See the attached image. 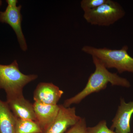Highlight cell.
<instances>
[{
  "instance_id": "obj_2",
  "label": "cell",
  "mask_w": 133,
  "mask_h": 133,
  "mask_svg": "<svg viewBox=\"0 0 133 133\" xmlns=\"http://www.w3.org/2000/svg\"><path fill=\"white\" fill-rule=\"evenodd\" d=\"M128 50L127 45L119 50L90 45H85L82 48L83 52L97 58L107 69L114 68L120 74L125 72L133 73V57L128 54Z\"/></svg>"
},
{
  "instance_id": "obj_5",
  "label": "cell",
  "mask_w": 133,
  "mask_h": 133,
  "mask_svg": "<svg viewBox=\"0 0 133 133\" xmlns=\"http://www.w3.org/2000/svg\"><path fill=\"white\" fill-rule=\"evenodd\" d=\"M17 4L8 5L6 10L0 12V22L9 24L16 34L21 49L26 51L28 46L22 28V6Z\"/></svg>"
},
{
  "instance_id": "obj_9",
  "label": "cell",
  "mask_w": 133,
  "mask_h": 133,
  "mask_svg": "<svg viewBox=\"0 0 133 133\" xmlns=\"http://www.w3.org/2000/svg\"><path fill=\"white\" fill-rule=\"evenodd\" d=\"M64 92L52 83H41L34 92L35 102L43 104L56 105Z\"/></svg>"
},
{
  "instance_id": "obj_1",
  "label": "cell",
  "mask_w": 133,
  "mask_h": 133,
  "mask_svg": "<svg viewBox=\"0 0 133 133\" xmlns=\"http://www.w3.org/2000/svg\"><path fill=\"white\" fill-rule=\"evenodd\" d=\"M95 69L88 78L85 87L76 95L65 100L63 106L69 107L73 104L80 103L85 98L93 93L98 92L106 88L108 83L112 85L129 88L131 83L127 79L122 77L117 73H112L97 58L92 57Z\"/></svg>"
},
{
  "instance_id": "obj_3",
  "label": "cell",
  "mask_w": 133,
  "mask_h": 133,
  "mask_svg": "<svg viewBox=\"0 0 133 133\" xmlns=\"http://www.w3.org/2000/svg\"><path fill=\"white\" fill-rule=\"evenodd\" d=\"M37 77L35 74H23L16 60L9 65L0 64V90L5 91L6 97L23 94L24 87Z\"/></svg>"
},
{
  "instance_id": "obj_12",
  "label": "cell",
  "mask_w": 133,
  "mask_h": 133,
  "mask_svg": "<svg viewBox=\"0 0 133 133\" xmlns=\"http://www.w3.org/2000/svg\"><path fill=\"white\" fill-rule=\"evenodd\" d=\"M43 131L36 121L16 118L15 133H42Z\"/></svg>"
},
{
  "instance_id": "obj_14",
  "label": "cell",
  "mask_w": 133,
  "mask_h": 133,
  "mask_svg": "<svg viewBox=\"0 0 133 133\" xmlns=\"http://www.w3.org/2000/svg\"><path fill=\"white\" fill-rule=\"evenodd\" d=\"M107 0H82L80 3L81 9L84 12L92 10L101 6Z\"/></svg>"
},
{
  "instance_id": "obj_10",
  "label": "cell",
  "mask_w": 133,
  "mask_h": 133,
  "mask_svg": "<svg viewBox=\"0 0 133 133\" xmlns=\"http://www.w3.org/2000/svg\"><path fill=\"white\" fill-rule=\"evenodd\" d=\"M33 106L36 122L44 132L56 118L59 110V105H45L35 102Z\"/></svg>"
},
{
  "instance_id": "obj_8",
  "label": "cell",
  "mask_w": 133,
  "mask_h": 133,
  "mask_svg": "<svg viewBox=\"0 0 133 133\" xmlns=\"http://www.w3.org/2000/svg\"><path fill=\"white\" fill-rule=\"evenodd\" d=\"M6 102L16 118L36 121L33 104L25 98L23 94L6 97Z\"/></svg>"
},
{
  "instance_id": "obj_16",
  "label": "cell",
  "mask_w": 133,
  "mask_h": 133,
  "mask_svg": "<svg viewBox=\"0 0 133 133\" xmlns=\"http://www.w3.org/2000/svg\"></svg>"
},
{
  "instance_id": "obj_7",
  "label": "cell",
  "mask_w": 133,
  "mask_h": 133,
  "mask_svg": "<svg viewBox=\"0 0 133 133\" xmlns=\"http://www.w3.org/2000/svg\"><path fill=\"white\" fill-rule=\"evenodd\" d=\"M133 114V101L127 103L121 98L116 114L112 120L111 129L113 131L115 129L116 133H131L130 123Z\"/></svg>"
},
{
  "instance_id": "obj_15",
  "label": "cell",
  "mask_w": 133,
  "mask_h": 133,
  "mask_svg": "<svg viewBox=\"0 0 133 133\" xmlns=\"http://www.w3.org/2000/svg\"><path fill=\"white\" fill-rule=\"evenodd\" d=\"M87 127L85 119L81 118L66 133H87Z\"/></svg>"
},
{
  "instance_id": "obj_6",
  "label": "cell",
  "mask_w": 133,
  "mask_h": 133,
  "mask_svg": "<svg viewBox=\"0 0 133 133\" xmlns=\"http://www.w3.org/2000/svg\"><path fill=\"white\" fill-rule=\"evenodd\" d=\"M81 118L76 115L75 107H65L63 105H59L55 120L43 133H64L69 127L76 125Z\"/></svg>"
},
{
  "instance_id": "obj_11",
  "label": "cell",
  "mask_w": 133,
  "mask_h": 133,
  "mask_svg": "<svg viewBox=\"0 0 133 133\" xmlns=\"http://www.w3.org/2000/svg\"><path fill=\"white\" fill-rule=\"evenodd\" d=\"M16 119L6 102L0 99V133H15Z\"/></svg>"
},
{
  "instance_id": "obj_13",
  "label": "cell",
  "mask_w": 133,
  "mask_h": 133,
  "mask_svg": "<svg viewBox=\"0 0 133 133\" xmlns=\"http://www.w3.org/2000/svg\"><path fill=\"white\" fill-rule=\"evenodd\" d=\"M87 133H116L113 130L108 128L105 120L100 121L96 125L87 127Z\"/></svg>"
},
{
  "instance_id": "obj_4",
  "label": "cell",
  "mask_w": 133,
  "mask_h": 133,
  "mask_svg": "<svg viewBox=\"0 0 133 133\" xmlns=\"http://www.w3.org/2000/svg\"><path fill=\"white\" fill-rule=\"evenodd\" d=\"M125 14V10L118 3L107 0L95 9L84 12L83 17L91 25L108 26L122 19Z\"/></svg>"
}]
</instances>
